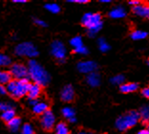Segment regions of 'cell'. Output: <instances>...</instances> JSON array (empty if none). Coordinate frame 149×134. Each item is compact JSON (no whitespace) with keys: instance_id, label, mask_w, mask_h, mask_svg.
<instances>
[{"instance_id":"ac0fdd59","label":"cell","mask_w":149,"mask_h":134,"mask_svg":"<svg viewBox=\"0 0 149 134\" xmlns=\"http://www.w3.org/2000/svg\"><path fill=\"white\" fill-rule=\"evenodd\" d=\"M15 117V112L13 110V109H10V110H7L5 112L2 113L1 115V119L6 123H9L11 120H13Z\"/></svg>"},{"instance_id":"30bf717a","label":"cell","mask_w":149,"mask_h":134,"mask_svg":"<svg viewBox=\"0 0 149 134\" xmlns=\"http://www.w3.org/2000/svg\"><path fill=\"white\" fill-rule=\"evenodd\" d=\"M77 69L81 73H92L97 69V65L93 61H83L77 63Z\"/></svg>"},{"instance_id":"836d02e7","label":"cell","mask_w":149,"mask_h":134,"mask_svg":"<svg viewBox=\"0 0 149 134\" xmlns=\"http://www.w3.org/2000/svg\"><path fill=\"white\" fill-rule=\"evenodd\" d=\"M70 2H74V3H79V4H86L89 1L88 0H71Z\"/></svg>"},{"instance_id":"ffe728a7","label":"cell","mask_w":149,"mask_h":134,"mask_svg":"<svg viewBox=\"0 0 149 134\" xmlns=\"http://www.w3.org/2000/svg\"><path fill=\"white\" fill-rule=\"evenodd\" d=\"M56 134H70L65 123H59L56 128Z\"/></svg>"},{"instance_id":"f35d334b","label":"cell","mask_w":149,"mask_h":134,"mask_svg":"<svg viewBox=\"0 0 149 134\" xmlns=\"http://www.w3.org/2000/svg\"><path fill=\"white\" fill-rule=\"evenodd\" d=\"M79 134H87V133H83V132H80V133H79Z\"/></svg>"},{"instance_id":"d6986e66","label":"cell","mask_w":149,"mask_h":134,"mask_svg":"<svg viewBox=\"0 0 149 134\" xmlns=\"http://www.w3.org/2000/svg\"><path fill=\"white\" fill-rule=\"evenodd\" d=\"M20 122H21L20 118H18V117H15V118L8 123V126H9V128H11L12 131H17L19 125H20Z\"/></svg>"},{"instance_id":"f1b7e54d","label":"cell","mask_w":149,"mask_h":134,"mask_svg":"<svg viewBox=\"0 0 149 134\" xmlns=\"http://www.w3.org/2000/svg\"><path fill=\"white\" fill-rule=\"evenodd\" d=\"M100 48L102 52H106L109 49V46H108V44L103 39H100Z\"/></svg>"},{"instance_id":"7a4b0ae2","label":"cell","mask_w":149,"mask_h":134,"mask_svg":"<svg viewBox=\"0 0 149 134\" xmlns=\"http://www.w3.org/2000/svg\"><path fill=\"white\" fill-rule=\"evenodd\" d=\"M31 83L27 79L22 80H12L7 85V92H9L10 95L13 99H20L23 96L27 95L29 91Z\"/></svg>"},{"instance_id":"6da1fadb","label":"cell","mask_w":149,"mask_h":134,"mask_svg":"<svg viewBox=\"0 0 149 134\" xmlns=\"http://www.w3.org/2000/svg\"><path fill=\"white\" fill-rule=\"evenodd\" d=\"M29 75L39 86H45L50 81L49 74L33 60L29 61Z\"/></svg>"},{"instance_id":"9a60e30c","label":"cell","mask_w":149,"mask_h":134,"mask_svg":"<svg viewBox=\"0 0 149 134\" xmlns=\"http://www.w3.org/2000/svg\"><path fill=\"white\" fill-rule=\"evenodd\" d=\"M12 74L8 71H0V84L9 83L12 81Z\"/></svg>"},{"instance_id":"e575fe53","label":"cell","mask_w":149,"mask_h":134,"mask_svg":"<svg viewBox=\"0 0 149 134\" xmlns=\"http://www.w3.org/2000/svg\"><path fill=\"white\" fill-rule=\"evenodd\" d=\"M128 3H129L130 5H135V6H138V5H140V4H141V1H129Z\"/></svg>"},{"instance_id":"2e32d148","label":"cell","mask_w":149,"mask_h":134,"mask_svg":"<svg viewBox=\"0 0 149 134\" xmlns=\"http://www.w3.org/2000/svg\"><path fill=\"white\" fill-rule=\"evenodd\" d=\"M140 116L141 119V123H143L144 125L148 126L149 125V106L141 108Z\"/></svg>"},{"instance_id":"3957f363","label":"cell","mask_w":149,"mask_h":134,"mask_svg":"<svg viewBox=\"0 0 149 134\" xmlns=\"http://www.w3.org/2000/svg\"><path fill=\"white\" fill-rule=\"evenodd\" d=\"M140 119H141V116L139 112L129 111V112L125 113L124 115L120 116V118H118L116 122V126L118 129L121 130V131H125V130L133 128Z\"/></svg>"},{"instance_id":"f546056e","label":"cell","mask_w":149,"mask_h":134,"mask_svg":"<svg viewBox=\"0 0 149 134\" xmlns=\"http://www.w3.org/2000/svg\"><path fill=\"white\" fill-rule=\"evenodd\" d=\"M74 53H79V54H87V49L84 46H81L79 48H76L74 50Z\"/></svg>"},{"instance_id":"5bb4252c","label":"cell","mask_w":149,"mask_h":134,"mask_svg":"<svg viewBox=\"0 0 149 134\" xmlns=\"http://www.w3.org/2000/svg\"><path fill=\"white\" fill-rule=\"evenodd\" d=\"M100 75L97 73H91L88 75L87 77V82L92 86H97L100 84Z\"/></svg>"},{"instance_id":"4fadbf2b","label":"cell","mask_w":149,"mask_h":134,"mask_svg":"<svg viewBox=\"0 0 149 134\" xmlns=\"http://www.w3.org/2000/svg\"><path fill=\"white\" fill-rule=\"evenodd\" d=\"M139 89V84L134 83V82H128V83H124L123 85H120V90L121 93L127 94L131 93V92H135Z\"/></svg>"},{"instance_id":"52a82bcc","label":"cell","mask_w":149,"mask_h":134,"mask_svg":"<svg viewBox=\"0 0 149 134\" xmlns=\"http://www.w3.org/2000/svg\"><path fill=\"white\" fill-rule=\"evenodd\" d=\"M11 74L12 76H13L15 78L18 79V80H22V79H26L28 77V73L29 71L27 69V67L24 66L23 64L20 63H15L12 65L11 67Z\"/></svg>"},{"instance_id":"9c48e42d","label":"cell","mask_w":149,"mask_h":134,"mask_svg":"<svg viewBox=\"0 0 149 134\" xmlns=\"http://www.w3.org/2000/svg\"><path fill=\"white\" fill-rule=\"evenodd\" d=\"M52 54L57 60H63L65 57V48L60 41H54L52 44Z\"/></svg>"},{"instance_id":"8d00e7d4","label":"cell","mask_w":149,"mask_h":134,"mask_svg":"<svg viewBox=\"0 0 149 134\" xmlns=\"http://www.w3.org/2000/svg\"><path fill=\"white\" fill-rule=\"evenodd\" d=\"M138 134H149V130L148 129H143L141 131H139Z\"/></svg>"},{"instance_id":"e0dca14e","label":"cell","mask_w":149,"mask_h":134,"mask_svg":"<svg viewBox=\"0 0 149 134\" xmlns=\"http://www.w3.org/2000/svg\"><path fill=\"white\" fill-rule=\"evenodd\" d=\"M49 109L48 105L44 102H41V104H36L35 106H33V112L36 114H43L44 112H46Z\"/></svg>"},{"instance_id":"7402d4cb","label":"cell","mask_w":149,"mask_h":134,"mask_svg":"<svg viewBox=\"0 0 149 134\" xmlns=\"http://www.w3.org/2000/svg\"><path fill=\"white\" fill-rule=\"evenodd\" d=\"M148 36L147 33L145 32H141V31H134V32L131 33V37L133 39H144Z\"/></svg>"},{"instance_id":"74e56055","label":"cell","mask_w":149,"mask_h":134,"mask_svg":"<svg viewBox=\"0 0 149 134\" xmlns=\"http://www.w3.org/2000/svg\"><path fill=\"white\" fill-rule=\"evenodd\" d=\"M13 2L15 3H26L27 1H25V0H15Z\"/></svg>"},{"instance_id":"484cf974","label":"cell","mask_w":149,"mask_h":134,"mask_svg":"<svg viewBox=\"0 0 149 134\" xmlns=\"http://www.w3.org/2000/svg\"><path fill=\"white\" fill-rule=\"evenodd\" d=\"M62 114L65 118H68V119H72L74 115V112L73 109H71L69 107H66V108H63L62 109Z\"/></svg>"},{"instance_id":"60d3db41","label":"cell","mask_w":149,"mask_h":134,"mask_svg":"<svg viewBox=\"0 0 149 134\" xmlns=\"http://www.w3.org/2000/svg\"><path fill=\"white\" fill-rule=\"evenodd\" d=\"M148 128H149V125H148ZM148 130H149V129H148Z\"/></svg>"},{"instance_id":"44dd1931","label":"cell","mask_w":149,"mask_h":134,"mask_svg":"<svg viewBox=\"0 0 149 134\" xmlns=\"http://www.w3.org/2000/svg\"><path fill=\"white\" fill-rule=\"evenodd\" d=\"M109 15L111 18H123L125 15V12L123 8H117L113 10L112 12H110Z\"/></svg>"},{"instance_id":"8fae6325","label":"cell","mask_w":149,"mask_h":134,"mask_svg":"<svg viewBox=\"0 0 149 134\" xmlns=\"http://www.w3.org/2000/svg\"><path fill=\"white\" fill-rule=\"evenodd\" d=\"M74 99V91L72 85H66L61 91V100L65 102H71Z\"/></svg>"},{"instance_id":"83f0119b","label":"cell","mask_w":149,"mask_h":134,"mask_svg":"<svg viewBox=\"0 0 149 134\" xmlns=\"http://www.w3.org/2000/svg\"><path fill=\"white\" fill-rule=\"evenodd\" d=\"M124 81V77L123 76H121V75H118V76L116 77H114L113 79L111 80V81L113 82L114 84H120L121 83Z\"/></svg>"},{"instance_id":"277c9868","label":"cell","mask_w":149,"mask_h":134,"mask_svg":"<svg viewBox=\"0 0 149 134\" xmlns=\"http://www.w3.org/2000/svg\"><path fill=\"white\" fill-rule=\"evenodd\" d=\"M81 23L84 27L89 29L90 33H97L101 26H102V22H101V15L99 13H86L84 15L81 20Z\"/></svg>"},{"instance_id":"d590c367","label":"cell","mask_w":149,"mask_h":134,"mask_svg":"<svg viewBox=\"0 0 149 134\" xmlns=\"http://www.w3.org/2000/svg\"><path fill=\"white\" fill-rule=\"evenodd\" d=\"M0 93H1V94H6L7 93V90L5 89V87H3L1 84H0Z\"/></svg>"},{"instance_id":"d4e9b609","label":"cell","mask_w":149,"mask_h":134,"mask_svg":"<svg viewBox=\"0 0 149 134\" xmlns=\"http://www.w3.org/2000/svg\"><path fill=\"white\" fill-rule=\"evenodd\" d=\"M70 43H71V45H73L74 47V49H76V48H79L81 46H83L82 45V40H81V39L79 36L74 37L73 39H71Z\"/></svg>"},{"instance_id":"4dcf8cb0","label":"cell","mask_w":149,"mask_h":134,"mask_svg":"<svg viewBox=\"0 0 149 134\" xmlns=\"http://www.w3.org/2000/svg\"><path fill=\"white\" fill-rule=\"evenodd\" d=\"M141 95L143 96V97L149 99V86L148 87H145L143 89H141Z\"/></svg>"},{"instance_id":"4316f807","label":"cell","mask_w":149,"mask_h":134,"mask_svg":"<svg viewBox=\"0 0 149 134\" xmlns=\"http://www.w3.org/2000/svg\"><path fill=\"white\" fill-rule=\"evenodd\" d=\"M22 134H35V132H33L32 126L28 125V123H26L22 128Z\"/></svg>"},{"instance_id":"5b68a950","label":"cell","mask_w":149,"mask_h":134,"mask_svg":"<svg viewBox=\"0 0 149 134\" xmlns=\"http://www.w3.org/2000/svg\"><path fill=\"white\" fill-rule=\"evenodd\" d=\"M15 54L17 56H27V57H36L38 52L36 51V48L30 42H24L16 46Z\"/></svg>"},{"instance_id":"cb8c5ba5","label":"cell","mask_w":149,"mask_h":134,"mask_svg":"<svg viewBox=\"0 0 149 134\" xmlns=\"http://www.w3.org/2000/svg\"><path fill=\"white\" fill-rule=\"evenodd\" d=\"M9 64H11V58L8 56L0 54V66H7Z\"/></svg>"},{"instance_id":"7c38bea8","label":"cell","mask_w":149,"mask_h":134,"mask_svg":"<svg viewBox=\"0 0 149 134\" xmlns=\"http://www.w3.org/2000/svg\"><path fill=\"white\" fill-rule=\"evenodd\" d=\"M41 93V86H39L38 84H31L30 85L29 91L27 95H28L29 99L31 100H36V98L38 97Z\"/></svg>"},{"instance_id":"ab89813d","label":"cell","mask_w":149,"mask_h":134,"mask_svg":"<svg viewBox=\"0 0 149 134\" xmlns=\"http://www.w3.org/2000/svg\"><path fill=\"white\" fill-rule=\"evenodd\" d=\"M148 64H149V58H148Z\"/></svg>"},{"instance_id":"1f68e13d","label":"cell","mask_w":149,"mask_h":134,"mask_svg":"<svg viewBox=\"0 0 149 134\" xmlns=\"http://www.w3.org/2000/svg\"><path fill=\"white\" fill-rule=\"evenodd\" d=\"M10 109H12L10 105H4V104H0V110H1V111L5 112L7 110H10Z\"/></svg>"},{"instance_id":"8992f818","label":"cell","mask_w":149,"mask_h":134,"mask_svg":"<svg viewBox=\"0 0 149 134\" xmlns=\"http://www.w3.org/2000/svg\"><path fill=\"white\" fill-rule=\"evenodd\" d=\"M55 116H54L53 112L48 109L46 112H44L41 118H40V123H41V126L42 128L47 132H51L53 131L54 129V126H55Z\"/></svg>"},{"instance_id":"603a6c76","label":"cell","mask_w":149,"mask_h":134,"mask_svg":"<svg viewBox=\"0 0 149 134\" xmlns=\"http://www.w3.org/2000/svg\"><path fill=\"white\" fill-rule=\"evenodd\" d=\"M45 8L51 13H57L60 12V7L57 4H55V3H53V4H46Z\"/></svg>"},{"instance_id":"ba28073f","label":"cell","mask_w":149,"mask_h":134,"mask_svg":"<svg viewBox=\"0 0 149 134\" xmlns=\"http://www.w3.org/2000/svg\"><path fill=\"white\" fill-rule=\"evenodd\" d=\"M131 11L133 13H135V15H138L140 16H143V18L149 19V3L148 2L143 1L140 5L134 6Z\"/></svg>"},{"instance_id":"d6a6232c","label":"cell","mask_w":149,"mask_h":134,"mask_svg":"<svg viewBox=\"0 0 149 134\" xmlns=\"http://www.w3.org/2000/svg\"><path fill=\"white\" fill-rule=\"evenodd\" d=\"M35 20V23L37 24V25H39V26H42V27H46L47 26V24L43 21V20H40V19H37V18H35L33 19Z\"/></svg>"}]
</instances>
